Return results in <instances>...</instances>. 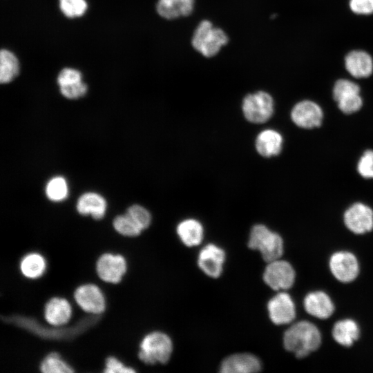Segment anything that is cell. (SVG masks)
Instances as JSON below:
<instances>
[{
	"label": "cell",
	"instance_id": "6da1fadb",
	"mask_svg": "<svg viewBox=\"0 0 373 373\" xmlns=\"http://www.w3.org/2000/svg\"><path fill=\"white\" fill-rule=\"evenodd\" d=\"M323 343L320 329L312 322L300 320L291 325L283 333L285 350L297 359H303L318 351Z\"/></svg>",
	"mask_w": 373,
	"mask_h": 373
},
{
	"label": "cell",
	"instance_id": "7a4b0ae2",
	"mask_svg": "<svg viewBox=\"0 0 373 373\" xmlns=\"http://www.w3.org/2000/svg\"><path fill=\"white\" fill-rule=\"evenodd\" d=\"M248 247L260 251L262 259L267 263L281 258L284 254V241L282 236L261 224H256L251 228Z\"/></svg>",
	"mask_w": 373,
	"mask_h": 373
},
{
	"label": "cell",
	"instance_id": "3957f363",
	"mask_svg": "<svg viewBox=\"0 0 373 373\" xmlns=\"http://www.w3.org/2000/svg\"><path fill=\"white\" fill-rule=\"evenodd\" d=\"M172 352L171 338L162 332H153L141 341L138 356L147 365L165 364L169 361Z\"/></svg>",
	"mask_w": 373,
	"mask_h": 373
},
{
	"label": "cell",
	"instance_id": "277c9868",
	"mask_svg": "<svg viewBox=\"0 0 373 373\" xmlns=\"http://www.w3.org/2000/svg\"><path fill=\"white\" fill-rule=\"evenodd\" d=\"M227 34L213 27L209 20H202L195 28L191 44L193 48L206 57L216 55L221 47L228 43Z\"/></svg>",
	"mask_w": 373,
	"mask_h": 373
},
{
	"label": "cell",
	"instance_id": "5b68a950",
	"mask_svg": "<svg viewBox=\"0 0 373 373\" xmlns=\"http://www.w3.org/2000/svg\"><path fill=\"white\" fill-rule=\"evenodd\" d=\"M328 270L332 276L343 285L352 283L359 277L361 264L359 258L349 250H336L328 259Z\"/></svg>",
	"mask_w": 373,
	"mask_h": 373
},
{
	"label": "cell",
	"instance_id": "8992f818",
	"mask_svg": "<svg viewBox=\"0 0 373 373\" xmlns=\"http://www.w3.org/2000/svg\"><path fill=\"white\" fill-rule=\"evenodd\" d=\"M262 279L274 291L291 289L296 280V272L293 265L285 260L278 259L268 262Z\"/></svg>",
	"mask_w": 373,
	"mask_h": 373
},
{
	"label": "cell",
	"instance_id": "52a82bcc",
	"mask_svg": "<svg viewBox=\"0 0 373 373\" xmlns=\"http://www.w3.org/2000/svg\"><path fill=\"white\" fill-rule=\"evenodd\" d=\"M242 111L245 118L250 122L264 123L274 113L273 98L265 91L249 94L243 99Z\"/></svg>",
	"mask_w": 373,
	"mask_h": 373
},
{
	"label": "cell",
	"instance_id": "ba28073f",
	"mask_svg": "<svg viewBox=\"0 0 373 373\" xmlns=\"http://www.w3.org/2000/svg\"><path fill=\"white\" fill-rule=\"evenodd\" d=\"M343 218L344 225L353 234L365 235L373 230V209L364 203H353Z\"/></svg>",
	"mask_w": 373,
	"mask_h": 373
},
{
	"label": "cell",
	"instance_id": "9c48e42d",
	"mask_svg": "<svg viewBox=\"0 0 373 373\" xmlns=\"http://www.w3.org/2000/svg\"><path fill=\"white\" fill-rule=\"evenodd\" d=\"M269 319L276 325L291 323L296 317V304L289 294L280 291L267 303Z\"/></svg>",
	"mask_w": 373,
	"mask_h": 373
},
{
	"label": "cell",
	"instance_id": "30bf717a",
	"mask_svg": "<svg viewBox=\"0 0 373 373\" xmlns=\"http://www.w3.org/2000/svg\"><path fill=\"white\" fill-rule=\"evenodd\" d=\"M303 306L310 316L326 320L336 311V305L330 295L325 291L317 289L308 291L303 297Z\"/></svg>",
	"mask_w": 373,
	"mask_h": 373
},
{
	"label": "cell",
	"instance_id": "8fae6325",
	"mask_svg": "<svg viewBox=\"0 0 373 373\" xmlns=\"http://www.w3.org/2000/svg\"><path fill=\"white\" fill-rule=\"evenodd\" d=\"M291 119L300 128L318 127L323 119V111L315 102L305 99L296 104L291 111Z\"/></svg>",
	"mask_w": 373,
	"mask_h": 373
},
{
	"label": "cell",
	"instance_id": "7c38bea8",
	"mask_svg": "<svg viewBox=\"0 0 373 373\" xmlns=\"http://www.w3.org/2000/svg\"><path fill=\"white\" fill-rule=\"evenodd\" d=\"M225 259L224 250L210 243L200 250L198 257V265L206 275L216 278L222 272Z\"/></svg>",
	"mask_w": 373,
	"mask_h": 373
},
{
	"label": "cell",
	"instance_id": "4fadbf2b",
	"mask_svg": "<svg viewBox=\"0 0 373 373\" xmlns=\"http://www.w3.org/2000/svg\"><path fill=\"white\" fill-rule=\"evenodd\" d=\"M96 271L102 280L117 283L126 271V262L121 255L104 254L96 262Z\"/></svg>",
	"mask_w": 373,
	"mask_h": 373
},
{
	"label": "cell",
	"instance_id": "5bb4252c",
	"mask_svg": "<svg viewBox=\"0 0 373 373\" xmlns=\"http://www.w3.org/2000/svg\"><path fill=\"white\" fill-rule=\"evenodd\" d=\"M74 298L85 312L98 314L105 309V299L100 289L95 285L86 284L78 287Z\"/></svg>",
	"mask_w": 373,
	"mask_h": 373
},
{
	"label": "cell",
	"instance_id": "9a60e30c",
	"mask_svg": "<svg viewBox=\"0 0 373 373\" xmlns=\"http://www.w3.org/2000/svg\"><path fill=\"white\" fill-rule=\"evenodd\" d=\"M331 336L338 345L349 348L359 341L361 329L358 323L352 318H344L336 321L332 325Z\"/></svg>",
	"mask_w": 373,
	"mask_h": 373
},
{
	"label": "cell",
	"instance_id": "2e32d148",
	"mask_svg": "<svg viewBox=\"0 0 373 373\" xmlns=\"http://www.w3.org/2000/svg\"><path fill=\"white\" fill-rule=\"evenodd\" d=\"M262 368L260 359L250 353H236L226 357L221 363L222 373H251Z\"/></svg>",
	"mask_w": 373,
	"mask_h": 373
},
{
	"label": "cell",
	"instance_id": "e0dca14e",
	"mask_svg": "<svg viewBox=\"0 0 373 373\" xmlns=\"http://www.w3.org/2000/svg\"><path fill=\"white\" fill-rule=\"evenodd\" d=\"M346 70L355 78H367L373 73V59L366 51L353 50L344 59Z\"/></svg>",
	"mask_w": 373,
	"mask_h": 373
},
{
	"label": "cell",
	"instance_id": "ac0fdd59",
	"mask_svg": "<svg viewBox=\"0 0 373 373\" xmlns=\"http://www.w3.org/2000/svg\"><path fill=\"white\" fill-rule=\"evenodd\" d=\"M76 207L79 214L90 215L94 219L100 220L106 213V202L101 195L95 192H87L79 198Z\"/></svg>",
	"mask_w": 373,
	"mask_h": 373
},
{
	"label": "cell",
	"instance_id": "d6986e66",
	"mask_svg": "<svg viewBox=\"0 0 373 373\" xmlns=\"http://www.w3.org/2000/svg\"><path fill=\"white\" fill-rule=\"evenodd\" d=\"M44 316L50 325L55 326L64 325L71 316L70 305L64 298H52L45 305Z\"/></svg>",
	"mask_w": 373,
	"mask_h": 373
},
{
	"label": "cell",
	"instance_id": "ffe728a7",
	"mask_svg": "<svg viewBox=\"0 0 373 373\" xmlns=\"http://www.w3.org/2000/svg\"><path fill=\"white\" fill-rule=\"evenodd\" d=\"M283 142V137L278 131L267 129L258 134L256 140V148L260 155L270 157L281 152Z\"/></svg>",
	"mask_w": 373,
	"mask_h": 373
},
{
	"label": "cell",
	"instance_id": "44dd1931",
	"mask_svg": "<svg viewBox=\"0 0 373 373\" xmlns=\"http://www.w3.org/2000/svg\"><path fill=\"white\" fill-rule=\"evenodd\" d=\"M193 6L194 0H158L156 10L162 17L173 19L191 15Z\"/></svg>",
	"mask_w": 373,
	"mask_h": 373
},
{
	"label": "cell",
	"instance_id": "7402d4cb",
	"mask_svg": "<svg viewBox=\"0 0 373 373\" xmlns=\"http://www.w3.org/2000/svg\"><path fill=\"white\" fill-rule=\"evenodd\" d=\"M177 233L184 245L187 247H195L202 242L204 229L197 220L186 219L178 224Z\"/></svg>",
	"mask_w": 373,
	"mask_h": 373
},
{
	"label": "cell",
	"instance_id": "603a6c76",
	"mask_svg": "<svg viewBox=\"0 0 373 373\" xmlns=\"http://www.w3.org/2000/svg\"><path fill=\"white\" fill-rule=\"evenodd\" d=\"M19 62L15 55L6 49L0 52V82L7 84L19 73Z\"/></svg>",
	"mask_w": 373,
	"mask_h": 373
},
{
	"label": "cell",
	"instance_id": "cb8c5ba5",
	"mask_svg": "<svg viewBox=\"0 0 373 373\" xmlns=\"http://www.w3.org/2000/svg\"><path fill=\"white\" fill-rule=\"evenodd\" d=\"M45 268V260L37 253L27 254L22 258L20 262L21 273L29 278L40 277L44 274Z\"/></svg>",
	"mask_w": 373,
	"mask_h": 373
},
{
	"label": "cell",
	"instance_id": "d4e9b609",
	"mask_svg": "<svg viewBox=\"0 0 373 373\" xmlns=\"http://www.w3.org/2000/svg\"><path fill=\"white\" fill-rule=\"evenodd\" d=\"M40 370L44 373H70L73 370L57 352L48 354L40 364Z\"/></svg>",
	"mask_w": 373,
	"mask_h": 373
},
{
	"label": "cell",
	"instance_id": "484cf974",
	"mask_svg": "<svg viewBox=\"0 0 373 373\" xmlns=\"http://www.w3.org/2000/svg\"><path fill=\"white\" fill-rule=\"evenodd\" d=\"M68 188L66 180L61 176H56L50 179L46 186V194L49 200L60 202L68 195Z\"/></svg>",
	"mask_w": 373,
	"mask_h": 373
},
{
	"label": "cell",
	"instance_id": "4316f807",
	"mask_svg": "<svg viewBox=\"0 0 373 373\" xmlns=\"http://www.w3.org/2000/svg\"><path fill=\"white\" fill-rule=\"evenodd\" d=\"M113 225L119 234L128 237L137 236L142 231L126 213L116 216Z\"/></svg>",
	"mask_w": 373,
	"mask_h": 373
},
{
	"label": "cell",
	"instance_id": "83f0119b",
	"mask_svg": "<svg viewBox=\"0 0 373 373\" xmlns=\"http://www.w3.org/2000/svg\"><path fill=\"white\" fill-rule=\"evenodd\" d=\"M361 89L356 83L347 79H339L336 81L333 89L332 96L335 102L343 97L360 93Z\"/></svg>",
	"mask_w": 373,
	"mask_h": 373
},
{
	"label": "cell",
	"instance_id": "f1b7e54d",
	"mask_svg": "<svg viewBox=\"0 0 373 373\" xmlns=\"http://www.w3.org/2000/svg\"><path fill=\"white\" fill-rule=\"evenodd\" d=\"M59 7L65 16L74 18L84 14L87 3L85 0H59Z\"/></svg>",
	"mask_w": 373,
	"mask_h": 373
},
{
	"label": "cell",
	"instance_id": "f546056e",
	"mask_svg": "<svg viewBox=\"0 0 373 373\" xmlns=\"http://www.w3.org/2000/svg\"><path fill=\"white\" fill-rule=\"evenodd\" d=\"M126 213L142 230L147 229L151 224V216L149 211L140 205L131 206L128 208Z\"/></svg>",
	"mask_w": 373,
	"mask_h": 373
},
{
	"label": "cell",
	"instance_id": "4dcf8cb0",
	"mask_svg": "<svg viewBox=\"0 0 373 373\" xmlns=\"http://www.w3.org/2000/svg\"><path fill=\"white\" fill-rule=\"evenodd\" d=\"M363 102L360 93L345 96L336 102L338 108L345 114L358 111L363 106Z\"/></svg>",
	"mask_w": 373,
	"mask_h": 373
},
{
	"label": "cell",
	"instance_id": "1f68e13d",
	"mask_svg": "<svg viewBox=\"0 0 373 373\" xmlns=\"http://www.w3.org/2000/svg\"><path fill=\"white\" fill-rule=\"evenodd\" d=\"M358 174L365 179H373V150L363 152L356 166Z\"/></svg>",
	"mask_w": 373,
	"mask_h": 373
},
{
	"label": "cell",
	"instance_id": "d6a6232c",
	"mask_svg": "<svg viewBox=\"0 0 373 373\" xmlns=\"http://www.w3.org/2000/svg\"><path fill=\"white\" fill-rule=\"evenodd\" d=\"M63 96L68 99H75L83 97L87 92L88 87L82 81L74 84L59 86Z\"/></svg>",
	"mask_w": 373,
	"mask_h": 373
},
{
	"label": "cell",
	"instance_id": "836d02e7",
	"mask_svg": "<svg viewBox=\"0 0 373 373\" xmlns=\"http://www.w3.org/2000/svg\"><path fill=\"white\" fill-rule=\"evenodd\" d=\"M82 81L81 73L75 69L66 68L62 69L57 76L59 86L68 85Z\"/></svg>",
	"mask_w": 373,
	"mask_h": 373
},
{
	"label": "cell",
	"instance_id": "e575fe53",
	"mask_svg": "<svg viewBox=\"0 0 373 373\" xmlns=\"http://www.w3.org/2000/svg\"><path fill=\"white\" fill-rule=\"evenodd\" d=\"M349 6L356 15H367L373 13V0H350Z\"/></svg>",
	"mask_w": 373,
	"mask_h": 373
},
{
	"label": "cell",
	"instance_id": "d590c367",
	"mask_svg": "<svg viewBox=\"0 0 373 373\" xmlns=\"http://www.w3.org/2000/svg\"><path fill=\"white\" fill-rule=\"evenodd\" d=\"M105 369L106 373H129L135 372L133 368L125 366L122 362L113 356H108L106 359Z\"/></svg>",
	"mask_w": 373,
	"mask_h": 373
}]
</instances>
